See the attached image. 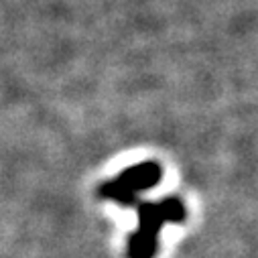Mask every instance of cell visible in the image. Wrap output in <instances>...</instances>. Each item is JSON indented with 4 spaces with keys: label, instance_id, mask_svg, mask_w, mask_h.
<instances>
[{
    "label": "cell",
    "instance_id": "cell-1",
    "mask_svg": "<svg viewBox=\"0 0 258 258\" xmlns=\"http://www.w3.org/2000/svg\"><path fill=\"white\" fill-rule=\"evenodd\" d=\"M137 212L139 228L128 240V258H153L161 228L167 224H181L185 220V206L177 198H167L163 202L139 204Z\"/></svg>",
    "mask_w": 258,
    "mask_h": 258
},
{
    "label": "cell",
    "instance_id": "cell-2",
    "mask_svg": "<svg viewBox=\"0 0 258 258\" xmlns=\"http://www.w3.org/2000/svg\"><path fill=\"white\" fill-rule=\"evenodd\" d=\"M161 177H163V169L155 161L133 165V167L124 169L118 177L106 181L100 187V198L116 202L124 208L135 206L139 193L155 187L161 181Z\"/></svg>",
    "mask_w": 258,
    "mask_h": 258
}]
</instances>
